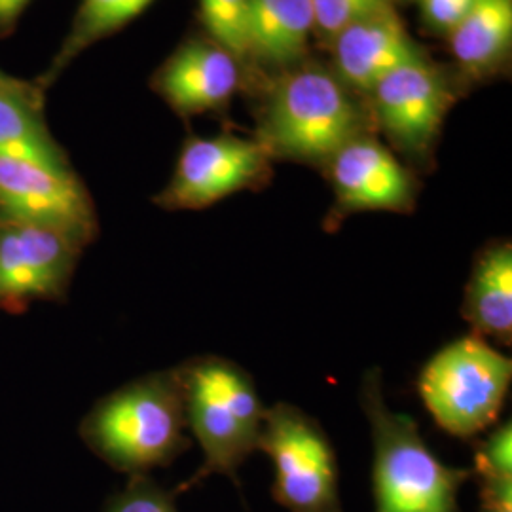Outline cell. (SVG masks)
Returning a JSON list of instances; mask_svg holds the SVG:
<instances>
[{
    "mask_svg": "<svg viewBox=\"0 0 512 512\" xmlns=\"http://www.w3.org/2000/svg\"><path fill=\"white\" fill-rule=\"evenodd\" d=\"M372 124V114L336 73L300 63L275 80L255 139L274 162L313 165L323 171L349 141L372 133Z\"/></svg>",
    "mask_w": 512,
    "mask_h": 512,
    "instance_id": "cell-1",
    "label": "cell"
},
{
    "mask_svg": "<svg viewBox=\"0 0 512 512\" xmlns=\"http://www.w3.org/2000/svg\"><path fill=\"white\" fill-rule=\"evenodd\" d=\"M177 368L150 372L93 406L80 437L97 458L124 475H150L190 450Z\"/></svg>",
    "mask_w": 512,
    "mask_h": 512,
    "instance_id": "cell-2",
    "label": "cell"
},
{
    "mask_svg": "<svg viewBox=\"0 0 512 512\" xmlns=\"http://www.w3.org/2000/svg\"><path fill=\"white\" fill-rule=\"evenodd\" d=\"M186 427L202 446L200 469L175 488L184 494L209 476H228L236 486L239 467L258 450L266 408L253 376L238 363L202 355L177 366Z\"/></svg>",
    "mask_w": 512,
    "mask_h": 512,
    "instance_id": "cell-3",
    "label": "cell"
},
{
    "mask_svg": "<svg viewBox=\"0 0 512 512\" xmlns=\"http://www.w3.org/2000/svg\"><path fill=\"white\" fill-rule=\"evenodd\" d=\"M361 406L374 448V512H459V492L473 478L471 469L442 463L418 423L387 406L380 368L366 370Z\"/></svg>",
    "mask_w": 512,
    "mask_h": 512,
    "instance_id": "cell-4",
    "label": "cell"
},
{
    "mask_svg": "<svg viewBox=\"0 0 512 512\" xmlns=\"http://www.w3.org/2000/svg\"><path fill=\"white\" fill-rule=\"evenodd\" d=\"M511 380V357L469 334L439 349L421 368L418 393L442 431L476 439L499 420Z\"/></svg>",
    "mask_w": 512,
    "mask_h": 512,
    "instance_id": "cell-5",
    "label": "cell"
},
{
    "mask_svg": "<svg viewBox=\"0 0 512 512\" xmlns=\"http://www.w3.org/2000/svg\"><path fill=\"white\" fill-rule=\"evenodd\" d=\"M258 450L272 459L277 505L289 512H344L338 456L315 418L294 404L266 408Z\"/></svg>",
    "mask_w": 512,
    "mask_h": 512,
    "instance_id": "cell-6",
    "label": "cell"
},
{
    "mask_svg": "<svg viewBox=\"0 0 512 512\" xmlns=\"http://www.w3.org/2000/svg\"><path fill=\"white\" fill-rule=\"evenodd\" d=\"M372 120L382 129L408 167L427 171L444 118L454 103L448 76L427 55L385 74L368 93Z\"/></svg>",
    "mask_w": 512,
    "mask_h": 512,
    "instance_id": "cell-7",
    "label": "cell"
},
{
    "mask_svg": "<svg viewBox=\"0 0 512 512\" xmlns=\"http://www.w3.org/2000/svg\"><path fill=\"white\" fill-rule=\"evenodd\" d=\"M272 177L274 160L258 139L188 137L154 203L165 211H198L236 192L260 190Z\"/></svg>",
    "mask_w": 512,
    "mask_h": 512,
    "instance_id": "cell-8",
    "label": "cell"
},
{
    "mask_svg": "<svg viewBox=\"0 0 512 512\" xmlns=\"http://www.w3.org/2000/svg\"><path fill=\"white\" fill-rule=\"evenodd\" d=\"M0 224H29L71 239L80 249L99 234L92 196L74 169L0 156Z\"/></svg>",
    "mask_w": 512,
    "mask_h": 512,
    "instance_id": "cell-9",
    "label": "cell"
},
{
    "mask_svg": "<svg viewBox=\"0 0 512 512\" xmlns=\"http://www.w3.org/2000/svg\"><path fill=\"white\" fill-rule=\"evenodd\" d=\"M334 190V203L325 228L334 232L342 220L363 211L408 215L416 209L420 183L374 133H365L340 148L323 167Z\"/></svg>",
    "mask_w": 512,
    "mask_h": 512,
    "instance_id": "cell-10",
    "label": "cell"
},
{
    "mask_svg": "<svg viewBox=\"0 0 512 512\" xmlns=\"http://www.w3.org/2000/svg\"><path fill=\"white\" fill-rule=\"evenodd\" d=\"M82 249L54 230L0 224V308L18 310L69 291Z\"/></svg>",
    "mask_w": 512,
    "mask_h": 512,
    "instance_id": "cell-11",
    "label": "cell"
},
{
    "mask_svg": "<svg viewBox=\"0 0 512 512\" xmlns=\"http://www.w3.org/2000/svg\"><path fill=\"white\" fill-rule=\"evenodd\" d=\"M241 82V63L215 40H190L152 76V90L181 116L224 107Z\"/></svg>",
    "mask_w": 512,
    "mask_h": 512,
    "instance_id": "cell-12",
    "label": "cell"
},
{
    "mask_svg": "<svg viewBox=\"0 0 512 512\" xmlns=\"http://www.w3.org/2000/svg\"><path fill=\"white\" fill-rule=\"evenodd\" d=\"M336 76L355 93H365L385 74L421 57L395 6L359 19L330 40Z\"/></svg>",
    "mask_w": 512,
    "mask_h": 512,
    "instance_id": "cell-13",
    "label": "cell"
},
{
    "mask_svg": "<svg viewBox=\"0 0 512 512\" xmlns=\"http://www.w3.org/2000/svg\"><path fill=\"white\" fill-rule=\"evenodd\" d=\"M461 317L471 334L494 340L499 346L512 342V245L497 239L475 256L471 277L465 285Z\"/></svg>",
    "mask_w": 512,
    "mask_h": 512,
    "instance_id": "cell-14",
    "label": "cell"
},
{
    "mask_svg": "<svg viewBox=\"0 0 512 512\" xmlns=\"http://www.w3.org/2000/svg\"><path fill=\"white\" fill-rule=\"evenodd\" d=\"M313 31L310 0H249L247 61L285 73L302 63Z\"/></svg>",
    "mask_w": 512,
    "mask_h": 512,
    "instance_id": "cell-15",
    "label": "cell"
},
{
    "mask_svg": "<svg viewBox=\"0 0 512 512\" xmlns=\"http://www.w3.org/2000/svg\"><path fill=\"white\" fill-rule=\"evenodd\" d=\"M44 103L46 92L38 84L25 92L0 93V156L59 171L73 169L67 152L48 129Z\"/></svg>",
    "mask_w": 512,
    "mask_h": 512,
    "instance_id": "cell-16",
    "label": "cell"
},
{
    "mask_svg": "<svg viewBox=\"0 0 512 512\" xmlns=\"http://www.w3.org/2000/svg\"><path fill=\"white\" fill-rule=\"evenodd\" d=\"M448 40L454 59L469 76L494 74L511 54L512 0H476Z\"/></svg>",
    "mask_w": 512,
    "mask_h": 512,
    "instance_id": "cell-17",
    "label": "cell"
},
{
    "mask_svg": "<svg viewBox=\"0 0 512 512\" xmlns=\"http://www.w3.org/2000/svg\"><path fill=\"white\" fill-rule=\"evenodd\" d=\"M154 0H80L71 31L61 42L52 65L38 76L37 84L46 92L78 55L95 42L124 29L139 18Z\"/></svg>",
    "mask_w": 512,
    "mask_h": 512,
    "instance_id": "cell-18",
    "label": "cell"
},
{
    "mask_svg": "<svg viewBox=\"0 0 512 512\" xmlns=\"http://www.w3.org/2000/svg\"><path fill=\"white\" fill-rule=\"evenodd\" d=\"M475 442V476L480 509L512 511V425L511 420L488 429Z\"/></svg>",
    "mask_w": 512,
    "mask_h": 512,
    "instance_id": "cell-19",
    "label": "cell"
},
{
    "mask_svg": "<svg viewBox=\"0 0 512 512\" xmlns=\"http://www.w3.org/2000/svg\"><path fill=\"white\" fill-rule=\"evenodd\" d=\"M247 12L249 0H200V18L209 37L239 63L247 61Z\"/></svg>",
    "mask_w": 512,
    "mask_h": 512,
    "instance_id": "cell-20",
    "label": "cell"
},
{
    "mask_svg": "<svg viewBox=\"0 0 512 512\" xmlns=\"http://www.w3.org/2000/svg\"><path fill=\"white\" fill-rule=\"evenodd\" d=\"M103 512H181L175 490L150 475L129 476L128 484L107 499Z\"/></svg>",
    "mask_w": 512,
    "mask_h": 512,
    "instance_id": "cell-21",
    "label": "cell"
},
{
    "mask_svg": "<svg viewBox=\"0 0 512 512\" xmlns=\"http://www.w3.org/2000/svg\"><path fill=\"white\" fill-rule=\"evenodd\" d=\"M315 31L321 37H336L342 29L393 6V0H310Z\"/></svg>",
    "mask_w": 512,
    "mask_h": 512,
    "instance_id": "cell-22",
    "label": "cell"
},
{
    "mask_svg": "<svg viewBox=\"0 0 512 512\" xmlns=\"http://www.w3.org/2000/svg\"><path fill=\"white\" fill-rule=\"evenodd\" d=\"M421 19L437 35H450L473 10L476 0H420Z\"/></svg>",
    "mask_w": 512,
    "mask_h": 512,
    "instance_id": "cell-23",
    "label": "cell"
},
{
    "mask_svg": "<svg viewBox=\"0 0 512 512\" xmlns=\"http://www.w3.org/2000/svg\"><path fill=\"white\" fill-rule=\"evenodd\" d=\"M31 0H0V37L10 35Z\"/></svg>",
    "mask_w": 512,
    "mask_h": 512,
    "instance_id": "cell-24",
    "label": "cell"
},
{
    "mask_svg": "<svg viewBox=\"0 0 512 512\" xmlns=\"http://www.w3.org/2000/svg\"><path fill=\"white\" fill-rule=\"evenodd\" d=\"M33 86H37V82L33 80H23V78H16L12 74L4 73L0 69V93L2 92H25L31 90Z\"/></svg>",
    "mask_w": 512,
    "mask_h": 512,
    "instance_id": "cell-25",
    "label": "cell"
},
{
    "mask_svg": "<svg viewBox=\"0 0 512 512\" xmlns=\"http://www.w3.org/2000/svg\"><path fill=\"white\" fill-rule=\"evenodd\" d=\"M480 512H512V511H494V509H480Z\"/></svg>",
    "mask_w": 512,
    "mask_h": 512,
    "instance_id": "cell-26",
    "label": "cell"
}]
</instances>
